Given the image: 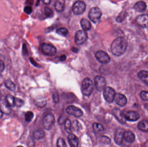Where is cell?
Instances as JSON below:
<instances>
[{
    "instance_id": "1",
    "label": "cell",
    "mask_w": 148,
    "mask_h": 147,
    "mask_svg": "<svg viewBox=\"0 0 148 147\" xmlns=\"http://www.w3.org/2000/svg\"><path fill=\"white\" fill-rule=\"evenodd\" d=\"M128 43L125 38L119 37L112 42L111 45L112 53L116 56H121L125 53L127 48Z\"/></svg>"
},
{
    "instance_id": "2",
    "label": "cell",
    "mask_w": 148,
    "mask_h": 147,
    "mask_svg": "<svg viewBox=\"0 0 148 147\" xmlns=\"http://www.w3.org/2000/svg\"><path fill=\"white\" fill-rule=\"evenodd\" d=\"M81 89L84 96H90L94 90V84L92 80L89 78L84 79L82 82Z\"/></svg>"
},
{
    "instance_id": "3",
    "label": "cell",
    "mask_w": 148,
    "mask_h": 147,
    "mask_svg": "<svg viewBox=\"0 0 148 147\" xmlns=\"http://www.w3.org/2000/svg\"><path fill=\"white\" fill-rule=\"evenodd\" d=\"M88 16L90 20L92 22L97 23L101 20L102 16L101 11L99 7H93L90 9Z\"/></svg>"
},
{
    "instance_id": "4",
    "label": "cell",
    "mask_w": 148,
    "mask_h": 147,
    "mask_svg": "<svg viewBox=\"0 0 148 147\" xmlns=\"http://www.w3.org/2000/svg\"><path fill=\"white\" fill-rule=\"evenodd\" d=\"M55 123L54 116L52 113H49L43 117L42 125L43 127L47 130H50L53 127Z\"/></svg>"
},
{
    "instance_id": "5",
    "label": "cell",
    "mask_w": 148,
    "mask_h": 147,
    "mask_svg": "<svg viewBox=\"0 0 148 147\" xmlns=\"http://www.w3.org/2000/svg\"><path fill=\"white\" fill-rule=\"evenodd\" d=\"M88 36L86 31L80 30L77 31L75 35V43L77 45H82L88 39Z\"/></svg>"
},
{
    "instance_id": "6",
    "label": "cell",
    "mask_w": 148,
    "mask_h": 147,
    "mask_svg": "<svg viewBox=\"0 0 148 147\" xmlns=\"http://www.w3.org/2000/svg\"><path fill=\"white\" fill-rule=\"evenodd\" d=\"M115 95V91L111 87H106L103 90V97L106 102L110 104L113 102Z\"/></svg>"
},
{
    "instance_id": "7",
    "label": "cell",
    "mask_w": 148,
    "mask_h": 147,
    "mask_svg": "<svg viewBox=\"0 0 148 147\" xmlns=\"http://www.w3.org/2000/svg\"><path fill=\"white\" fill-rule=\"evenodd\" d=\"M86 9V5L84 2L81 1H77L73 6V11L76 15L83 14Z\"/></svg>"
},
{
    "instance_id": "8",
    "label": "cell",
    "mask_w": 148,
    "mask_h": 147,
    "mask_svg": "<svg viewBox=\"0 0 148 147\" xmlns=\"http://www.w3.org/2000/svg\"><path fill=\"white\" fill-rule=\"evenodd\" d=\"M41 49L43 54L47 56H53L57 52L56 48L53 45L48 43H43L42 45Z\"/></svg>"
},
{
    "instance_id": "9",
    "label": "cell",
    "mask_w": 148,
    "mask_h": 147,
    "mask_svg": "<svg viewBox=\"0 0 148 147\" xmlns=\"http://www.w3.org/2000/svg\"><path fill=\"white\" fill-rule=\"evenodd\" d=\"M95 86L97 90L99 91H102L106 88L107 81L105 78L101 76H97L94 79Z\"/></svg>"
},
{
    "instance_id": "10",
    "label": "cell",
    "mask_w": 148,
    "mask_h": 147,
    "mask_svg": "<svg viewBox=\"0 0 148 147\" xmlns=\"http://www.w3.org/2000/svg\"><path fill=\"white\" fill-rule=\"evenodd\" d=\"M95 58L99 62L104 64H108L110 61V57L108 54L101 50L96 53Z\"/></svg>"
},
{
    "instance_id": "11",
    "label": "cell",
    "mask_w": 148,
    "mask_h": 147,
    "mask_svg": "<svg viewBox=\"0 0 148 147\" xmlns=\"http://www.w3.org/2000/svg\"><path fill=\"white\" fill-rule=\"evenodd\" d=\"M66 112L69 114L77 118L81 117L83 115V112L82 110L73 105L68 106L66 109Z\"/></svg>"
},
{
    "instance_id": "12",
    "label": "cell",
    "mask_w": 148,
    "mask_h": 147,
    "mask_svg": "<svg viewBox=\"0 0 148 147\" xmlns=\"http://www.w3.org/2000/svg\"><path fill=\"white\" fill-rule=\"evenodd\" d=\"M136 22L142 28L148 27V15L142 14L136 18Z\"/></svg>"
},
{
    "instance_id": "13",
    "label": "cell",
    "mask_w": 148,
    "mask_h": 147,
    "mask_svg": "<svg viewBox=\"0 0 148 147\" xmlns=\"http://www.w3.org/2000/svg\"><path fill=\"white\" fill-rule=\"evenodd\" d=\"M125 131L121 128L116 130L114 135V141L117 145L121 146L122 144L124 139V133Z\"/></svg>"
},
{
    "instance_id": "14",
    "label": "cell",
    "mask_w": 148,
    "mask_h": 147,
    "mask_svg": "<svg viewBox=\"0 0 148 147\" xmlns=\"http://www.w3.org/2000/svg\"><path fill=\"white\" fill-rule=\"evenodd\" d=\"M126 121L130 122H135L138 121L140 118V115L138 112L133 110L128 111L125 115Z\"/></svg>"
},
{
    "instance_id": "15",
    "label": "cell",
    "mask_w": 148,
    "mask_h": 147,
    "mask_svg": "<svg viewBox=\"0 0 148 147\" xmlns=\"http://www.w3.org/2000/svg\"><path fill=\"white\" fill-rule=\"evenodd\" d=\"M114 101H115L116 104L121 107H123V106H125L127 102V98L126 96L121 93L116 94Z\"/></svg>"
},
{
    "instance_id": "16",
    "label": "cell",
    "mask_w": 148,
    "mask_h": 147,
    "mask_svg": "<svg viewBox=\"0 0 148 147\" xmlns=\"http://www.w3.org/2000/svg\"><path fill=\"white\" fill-rule=\"evenodd\" d=\"M0 110L3 114H10L11 112L10 107L8 104L5 99L0 100Z\"/></svg>"
},
{
    "instance_id": "17",
    "label": "cell",
    "mask_w": 148,
    "mask_h": 147,
    "mask_svg": "<svg viewBox=\"0 0 148 147\" xmlns=\"http://www.w3.org/2000/svg\"><path fill=\"white\" fill-rule=\"evenodd\" d=\"M113 114L116 119L119 122L122 124H125L126 123V120L125 116H123L121 111L118 109H115L113 110Z\"/></svg>"
},
{
    "instance_id": "18",
    "label": "cell",
    "mask_w": 148,
    "mask_h": 147,
    "mask_svg": "<svg viewBox=\"0 0 148 147\" xmlns=\"http://www.w3.org/2000/svg\"><path fill=\"white\" fill-rule=\"evenodd\" d=\"M68 142L70 146L77 147L78 146V140L73 134L70 133L68 136Z\"/></svg>"
},
{
    "instance_id": "19",
    "label": "cell",
    "mask_w": 148,
    "mask_h": 147,
    "mask_svg": "<svg viewBox=\"0 0 148 147\" xmlns=\"http://www.w3.org/2000/svg\"><path fill=\"white\" fill-rule=\"evenodd\" d=\"M147 7V4L145 3V2L143 1L138 2L134 6V9L139 12H144L146 10Z\"/></svg>"
},
{
    "instance_id": "20",
    "label": "cell",
    "mask_w": 148,
    "mask_h": 147,
    "mask_svg": "<svg viewBox=\"0 0 148 147\" xmlns=\"http://www.w3.org/2000/svg\"><path fill=\"white\" fill-rule=\"evenodd\" d=\"M124 139L127 143H131L134 141L135 135L130 131H125L124 133Z\"/></svg>"
},
{
    "instance_id": "21",
    "label": "cell",
    "mask_w": 148,
    "mask_h": 147,
    "mask_svg": "<svg viewBox=\"0 0 148 147\" xmlns=\"http://www.w3.org/2000/svg\"><path fill=\"white\" fill-rule=\"evenodd\" d=\"M65 0H56L55 3V8L58 12H62L65 8Z\"/></svg>"
},
{
    "instance_id": "22",
    "label": "cell",
    "mask_w": 148,
    "mask_h": 147,
    "mask_svg": "<svg viewBox=\"0 0 148 147\" xmlns=\"http://www.w3.org/2000/svg\"><path fill=\"white\" fill-rule=\"evenodd\" d=\"M139 78L148 86V71L141 70L138 73Z\"/></svg>"
},
{
    "instance_id": "23",
    "label": "cell",
    "mask_w": 148,
    "mask_h": 147,
    "mask_svg": "<svg viewBox=\"0 0 148 147\" xmlns=\"http://www.w3.org/2000/svg\"><path fill=\"white\" fill-rule=\"evenodd\" d=\"M81 26L84 31H89L92 27L91 23L87 19L83 18L81 20Z\"/></svg>"
},
{
    "instance_id": "24",
    "label": "cell",
    "mask_w": 148,
    "mask_h": 147,
    "mask_svg": "<svg viewBox=\"0 0 148 147\" xmlns=\"http://www.w3.org/2000/svg\"><path fill=\"white\" fill-rule=\"evenodd\" d=\"M138 128L139 130L142 132H148V122L145 120L141 121L138 124Z\"/></svg>"
},
{
    "instance_id": "25",
    "label": "cell",
    "mask_w": 148,
    "mask_h": 147,
    "mask_svg": "<svg viewBox=\"0 0 148 147\" xmlns=\"http://www.w3.org/2000/svg\"><path fill=\"white\" fill-rule=\"evenodd\" d=\"M45 135V133L42 129H38L34 132L33 137L36 140H40L42 139Z\"/></svg>"
},
{
    "instance_id": "26",
    "label": "cell",
    "mask_w": 148,
    "mask_h": 147,
    "mask_svg": "<svg viewBox=\"0 0 148 147\" xmlns=\"http://www.w3.org/2000/svg\"><path fill=\"white\" fill-rule=\"evenodd\" d=\"M15 98L14 97L10 94H8L6 96L5 101L10 107H14L15 106Z\"/></svg>"
},
{
    "instance_id": "27",
    "label": "cell",
    "mask_w": 148,
    "mask_h": 147,
    "mask_svg": "<svg viewBox=\"0 0 148 147\" xmlns=\"http://www.w3.org/2000/svg\"><path fill=\"white\" fill-rule=\"evenodd\" d=\"M4 85L5 86L11 91H14L16 89L15 85L11 80H6L4 82Z\"/></svg>"
},
{
    "instance_id": "28",
    "label": "cell",
    "mask_w": 148,
    "mask_h": 147,
    "mask_svg": "<svg viewBox=\"0 0 148 147\" xmlns=\"http://www.w3.org/2000/svg\"><path fill=\"white\" fill-rule=\"evenodd\" d=\"M93 130L96 133H99L104 130V127L101 124L95 123L92 126Z\"/></svg>"
},
{
    "instance_id": "29",
    "label": "cell",
    "mask_w": 148,
    "mask_h": 147,
    "mask_svg": "<svg viewBox=\"0 0 148 147\" xmlns=\"http://www.w3.org/2000/svg\"><path fill=\"white\" fill-rule=\"evenodd\" d=\"M64 123H65V128L66 131L69 133H71L72 132V127L71 121L69 119H66Z\"/></svg>"
},
{
    "instance_id": "30",
    "label": "cell",
    "mask_w": 148,
    "mask_h": 147,
    "mask_svg": "<svg viewBox=\"0 0 148 147\" xmlns=\"http://www.w3.org/2000/svg\"><path fill=\"white\" fill-rule=\"evenodd\" d=\"M34 117V113L31 111H28V112H26V114H25V117H24L25 121L27 122H30L33 120Z\"/></svg>"
},
{
    "instance_id": "31",
    "label": "cell",
    "mask_w": 148,
    "mask_h": 147,
    "mask_svg": "<svg viewBox=\"0 0 148 147\" xmlns=\"http://www.w3.org/2000/svg\"><path fill=\"white\" fill-rule=\"evenodd\" d=\"M56 33L60 35L65 36L68 34V30L65 28H60L57 29Z\"/></svg>"
},
{
    "instance_id": "32",
    "label": "cell",
    "mask_w": 148,
    "mask_h": 147,
    "mask_svg": "<svg viewBox=\"0 0 148 147\" xmlns=\"http://www.w3.org/2000/svg\"><path fill=\"white\" fill-rule=\"evenodd\" d=\"M127 14L126 12L123 11L119 15L116 19V21L118 22H121L125 20Z\"/></svg>"
},
{
    "instance_id": "33",
    "label": "cell",
    "mask_w": 148,
    "mask_h": 147,
    "mask_svg": "<svg viewBox=\"0 0 148 147\" xmlns=\"http://www.w3.org/2000/svg\"><path fill=\"white\" fill-rule=\"evenodd\" d=\"M45 15L47 17H52L53 16V10L48 7H45L44 8Z\"/></svg>"
},
{
    "instance_id": "34",
    "label": "cell",
    "mask_w": 148,
    "mask_h": 147,
    "mask_svg": "<svg viewBox=\"0 0 148 147\" xmlns=\"http://www.w3.org/2000/svg\"><path fill=\"white\" fill-rule=\"evenodd\" d=\"M24 104V102L22 99L19 98H15V106L17 107H21Z\"/></svg>"
},
{
    "instance_id": "35",
    "label": "cell",
    "mask_w": 148,
    "mask_h": 147,
    "mask_svg": "<svg viewBox=\"0 0 148 147\" xmlns=\"http://www.w3.org/2000/svg\"><path fill=\"white\" fill-rule=\"evenodd\" d=\"M57 146L59 147H66L67 145L64 139L62 138L58 139L57 142Z\"/></svg>"
},
{
    "instance_id": "36",
    "label": "cell",
    "mask_w": 148,
    "mask_h": 147,
    "mask_svg": "<svg viewBox=\"0 0 148 147\" xmlns=\"http://www.w3.org/2000/svg\"><path fill=\"white\" fill-rule=\"evenodd\" d=\"M140 96L143 101L148 102V91H143L140 92Z\"/></svg>"
},
{
    "instance_id": "37",
    "label": "cell",
    "mask_w": 148,
    "mask_h": 147,
    "mask_svg": "<svg viewBox=\"0 0 148 147\" xmlns=\"http://www.w3.org/2000/svg\"><path fill=\"white\" fill-rule=\"evenodd\" d=\"M24 11L27 14H30L33 12V9L31 6H26L24 8Z\"/></svg>"
},
{
    "instance_id": "38",
    "label": "cell",
    "mask_w": 148,
    "mask_h": 147,
    "mask_svg": "<svg viewBox=\"0 0 148 147\" xmlns=\"http://www.w3.org/2000/svg\"><path fill=\"white\" fill-rule=\"evenodd\" d=\"M79 123L77 121H74L73 122V125H72V127H73V129L75 130V131H77L79 129Z\"/></svg>"
},
{
    "instance_id": "39",
    "label": "cell",
    "mask_w": 148,
    "mask_h": 147,
    "mask_svg": "<svg viewBox=\"0 0 148 147\" xmlns=\"http://www.w3.org/2000/svg\"><path fill=\"white\" fill-rule=\"evenodd\" d=\"M53 98L54 102L56 103H57L59 102V97L57 93H55L53 94Z\"/></svg>"
},
{
    "instance_id": "40",
    "label": "cell",
    "mask_w": 148,
    "mask_h": 147,
    "mask_svg": "<svg viewBox=\"0 0 148 147\" xmlns=\"http://www.w3.org/2000/svg\"><path fill=\"white\" fill-rule=\"evenodd\" d=\"M5 69V65L3 61L0 59V72H2Z\"/></svg>"
},
{
    "instance_id": "41",
    "label": "cell",
    "mask_w": 148,
    "mask_h": 147,
    "mask_svg": "<svg viewBox=\"0 0 148 147\" xmlns=\"http://www.w3.org/2000/svg\"><path fill=\"white\" fill-rule=\"evenodd\" d=\"M65 117L63 116H61L60 117L59 120H58V122H59V124L62 125V124L64 123H65V121L66 120V119L65 120Z\"/></svg>"
},
{
    "instance_id": "42",
    "label": "cell",
    "mask_w": 148,
    "mask_h": 147,
    "mask_svg": "<svg viewBox=\"0 0 148 147\" xmlns=\"http://www.w3.org/2000/svg\"><path fill=\"white\" fill-rule=\"evenodd\" d=\"M23 51L24 54H27L28 53V50L25 44H23Z\"/></svg>"
},
{
    "instance_id": "43",
    "label": "cell",
    "mask_w": 148,
    "mask_h": 147,
    "mask_svg": "<svg viewBox=\"0 0 148 147\" xmlns=\"http://www.w3.org/2000/svg\"><path fill=\"white\" fill-rule=\"evenodd\" d=\"M29 60H30V62H31L34 66H36V67H39V65H38V64H37L33 58H29Z\"/></svg>"
},
{
    "instance_id": "44",
    "label": "cell",
    "mask_w": 148,
    "mask_h": 147,
    "mask_svg": "<svg viewBox=\"0 0 148 147\" xmlns=\"http://www.w3.org/2000/svg\"><path fill=\"white\" fill-rule=\"evenodd\" d=\"M41 1L45 5H49L51 3V0H41Z\"/></svg>"
},
{
    "instance_id": "45",
    "label": "cell",
    "mask_w": 148,
    "mask_h": 147,
    "mask_svg": "<svg viewBox=\"0 0 148 147\" xmlns=\"http://www.w3.org/2000/svg\"><path fill=\"white\" fill-rule=\"evenodd\" d=\"M66 59V57L65 55H62L60 58V60L61 61H65Z\"/></svg>"
},
{
    "instance_id": "46",
    "label": "cell",
    "mask_w": 148,
    "mask_h": 147,
    "mask_svg": "<svg viewBox=\"0 0 148 147\" xmlns=\"http://www.w3.org/2000/svg\"><path fill=\"white\" fill-rule=\"evenodd\" d=\"M72 51L75 53H77V51H78V49H77V48H75V47H73V48H72Z\"/></svg>"
},
{
    "instance_id": "47",
    "label": "cell",
    "mask_w": 148,
    "mask_h": 147,
    "mask_svg": "<svg viewBox=\"0 0 148 147\" xmlns=\"http://www.w3.org/2000/svg\"><path fill=\"white\" fill-rule=\"evenodd\" d=\"M3 115V112H2L1 110H0V118L2 117Z\"/></svg>"
},
{
    "instance_id": "48",
    "label": "cell",
    "mask_w": 148,
    "mask_h": 147,
    "mask_svg": "<svg viewBox=\"0 0 148 147\" xmlns=\"http://www.w3.org/2000/svg\"><path fill=\"white\" fill-rule=\"evenodd\" d=\"M145 108L148 110V104H146L145 105Z\"/></svg>"
}]
</instances>
